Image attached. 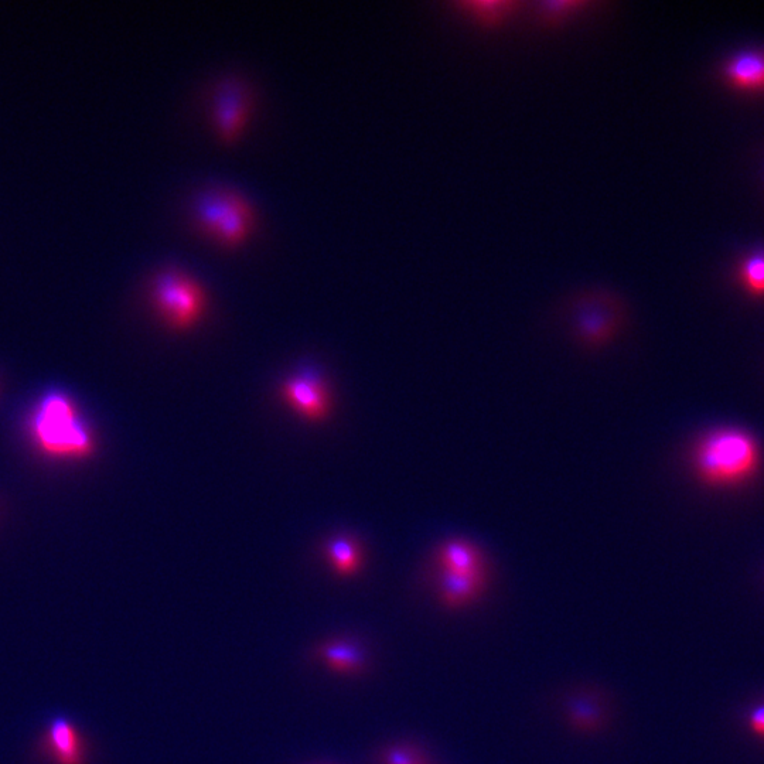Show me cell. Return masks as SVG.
I'll use <instances>...</instances> for the list:
<instances>
[{
    "label": "cell",
    "mask_w": 764,
    "mask_h": 764,
    "mask_svg": "<svg viewBox=\"0 0 764 764\" xmlns=\"http://www.w3.org/2000/svg\"><path fill=\"white\" fill-rule=\"evenodd\" d=\"M459 6L465 10L467 16L473 17L477 22L491 25V23L501 22L504 17L508 16L515 3L504 2V0H500V2L489 0V2L459 3Z\"/></svg>",
    "instance_id": "cell-15"
},
{
    "label": "cell",
    "mask_w": 764,
    "mask_h": 764,
    "mask_svg": "<svg viewBox=\"0 0 764 764\" xmlns=\"http://www.w3.org/2000/svg\"><path fill=\"white\" fill-rule=\"evenodd\" d=\"M487 573H448L443 572L439 595L448 609L459 610L469 606L479 598L486 588Z\"/></svg>",
    "instance_id": "cell-9"
},
{
    "label": "cell",
    "mask_w": 764,
    "mask_h": 764,
    "mask_svg": "<svg viewBox=\"0 0 764 764\" xmlns=\"http://www.w3.org/2000/svg\"><path fill=\"white\" fill-rule=\"evenodd\" d=\"M385 764H428L425 757L414 746L398 745L388 748L384 753Z\"/></svg>",
    "instance_id": "cell-17"
},
{
    "label": "cell",
    "mask_w": 764,
    "mask_h": 764,
    "mask_svg": "<svg viewBox=\"0 0 764 764\" xmlns=\"http://www.w3.org/2000/svg\"><path fill=\"white\" fill-rule=\"evenodd\" d=\"M603 711L598 699L583 695L571 699L568 705V722L581 732H593L600 728Z\"/></svg>",
    "instance_id": "cell-13"
},
{
    "label": "cell",
    "mask_w": 764,
    "mask_h": 764,
    "mask_svg": "<svg viewBox=\"0 0 764 764\" xmlns=\"http://www.w3.org/2000/svg\"><path fill=\"white\" fill-rule=\"evenodd\" d=\"M326 552L334 569L343 575L356 572L358 565H360L357 547L353 541L347 540V538H336V540L330 541L327 544Z\"/></svg>",
    "instance_id": "cell-14"
},
{
    "label": "cell",
    "mask_w": 764,
    "mask_h": 764,
    "mask_svg": "<svg viewBox=\"0 0 764 764\" xmlns=\"http://www.w3.org/2000/svg\"><path fill=\"white\" fill-rule=\"evenodd\" d=\"M245 88L235 77H224L214 92V121L221 135H231L240 124L245 108Z\"/></svg>",
    "instance_id": "cell-7"
},
{
    "label": "cell",
    "mask_w": 764,
    "mask_h": 764,
    "mask_svg": "<svg viewBox=\"0 0 764 764\" xmlns=\"http://www.w3.org/2000/svg\"><path fill=\"white\" fill-rule=\"evenodd\" d=\"M599 299L589 300V305L585 303L582 306L581 322L578 324L579 333H581L583 339L590 341V343H600L602 339L613 333L616 326L615 319H613L617 315L615 305L610 306L609 299L606 306H600L599 310Z\"/></svg>",
    "instance_id": "cell-12"
},
{
    "label": "cell",
    "mask_w": 764,
    "mask_h": 764,
    "mask_svg": "<svg viewBox=\"0 0 764 764\" xmlns=\"http://www.w3.org/2000/svg\"><path fill=\"white\" fill-rule=\"evenodd\" d=\"M191 204L194 221L218 240H237L250 227V203L231 187L210 184L194 194Z\"/></svg>",
    "instance_id": "cell-3"
},
{
    "label": "cell",
    "mask_w": 764,
    "mask_h": 764,
    "mask_svg": "<svg viewBox=\"0 0 764 764\" xmlns=\"http://www.w3.org/2000/svg\"><path fill=\"white\" fill-rule=\"evenodd\" d=\"M438 559L443 572L476 573L486 571L479 549L467 541L446 542L439 549Z\"/></svg>",
    "instance_id": "cell-10"
},
{
    "label": "cell",
    "mask_w": 764,
    "mask_h": 764,
    "mask_svg": "<svg viewBox=\"0 0 764 764\" xmlns=\"http://www.w3.org/2000/svg\"><path fill=\"white\" fill-rule=\"evenodd\" d=\"M36 449L51 459L83 460L94 455L97 442L73 398L50 390L37 399L27 421Z\"/></svg>",
    "instance_id": "cell-1"
},
{
    "label": "cell",
    "mask_w": 764,
    "mask_h": 764,
    "mask_svg": "<svg viewBox=\"0 0 764 764\" xmlns=\"http://www.w3.org/2000/svg\"><path fill=\"white\" fill-rule=\"evenodd\" d=\"M282 398L298 414L310 421L326 418L330 409V394L319 368L305 364L293 377L283 382Z\"/></svg>",
    "instance_id": "cell-5"
},
{
    "label": "cell",
    "mask_w": 764,
    "mask_h": 764,
    "mask_svg": "<svg viewBox=\"0 0 764 764\" xmlns=\"http://www.w3.org/2000/svg\"><path fill=\"white\" fill-rule=\"evenodd\" d=\"M583 5L582 2H551L542 3L540 15L545 22H554V20L564 19L566 16V10L575 9L578 6Z\"/></svg>",
    "instance_id": "cell-18"
},
{
    "label": "cell",
    "mask_w": 764,
    "mask_h": 764,
    "mask_svg": "<svg viewBox=\"0 0 764 764\" xmlns=\"http://www.w3.org/2000/svg\"><path fill=\"white\" fill-rule=\"evenodd\" d=\"M746 725H748L750 733H753L757 738L764 739V699L750 708L749 714L746 716Z\"/></svg>",
    "instance_id": "cell-19"
},
{
    "label": "cell",
    "mask_w": 764,
    "mask_h": 764,
    "mask_svg": "<svg viewBox=\"0 0 764 764\" xmlns=\"http://www.w3.org/2000/svg\"><path fill=\"white\" fill-rule=\"evenodd\" d=\"M42 748L54 764H85V743L80 731L66 718H56L44 735Z\"/></svg>",
    "instance_id": "cell-6"
},
{
    "label": "cell",
    "mask_w": 764,
    "mask_h": 764,
    "mask_svg": "<svg viewBox=\"0 0 764 764\" xmlns=\"http://www.w3.org/2000/svg\"><path fill=\"white\" fill-rule=\"evenodd\" d=\"M316 656L329 663L341 673L356 674L366 668L367 658L363 648L351 641H330L316 648Z\"/></svg>",
    "instance_id": "cell-11"
},
{
    "label": "cell",
    "mask_w": 764,
    "mask_h": 764,
    "mask_svg": "<svg viewBox=\"0 0 764 764\" xmlns=\"http://www.w3.org/2000/svg\"><path fill=\"white\" fill-rule=\"evenodd\" d=\"M150 296L160 317L173 329H186L203 312V289L176 266H166L153 276Z\"/></svg>",
    "instance_id": "cell-4"
},
{
    "label": "cell",
    "mask_w": 764,
    "mask_h": 764,
    "mask_svg": "<svg viewBox=\"0 0 764 764\" xmlns=\"http://www.w3.org/2000/svg\"><path fill=\"white\" fill-rule=\"evenodd\" d=\"M694 466L705 483L733 486L755 476L760 467V448L748 432L718 429L698 443Z\"/></svg>",
    "instance_id": "cell-2"
},
{
    "label": "cell",
    "mask_w": 764,
    "mask_h": 764,
    "mask_svg": "<svg viewBox=\"0 0 764 764\" xmlns=\"http://www.w3.org/2000/svg\"><path fill=\"white\" fill-rule=\"evenodd\" d=\"M726 83L739 90H764V50H746L735 54L722 68Z\"/></svg>",
    "instance_id": "cell-8"
},
{
    "label": "cell",
    "mask_w": 764,
    "mask_h": 764,
    "mask_svg": "<svg viewBox=\"0 0 764 764\" xmlns=\"http://www.w3.org/2000/svg\"><path fill=\"white\" fill-rule=\"evenodd\" d=\"M740 281L752 295H764V252L749 255L740 265Z\"/></svg>",
    "instance_id": "cell-16"
}]
</instances>
